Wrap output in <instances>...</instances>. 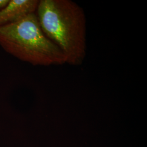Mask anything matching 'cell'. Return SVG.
I'll return each mask as SVG.
<instances>
[{
	"instance_id": "3",
	"label": "cell",
	"mask_w": 147,
	"mask_h": 147,
	"mask_svg": "<svg viewBox=\"0 0 147 147\" xmlns=\"http://www.w3.org/2000/svg\"><path fill=\"white\" fill-rule=\"evenodd\" d=\"M38 0H10L5 7L0 9V27L4 26L27 14L36 13Z\"/></svg>"
},
{
	"instance_id": "2",
	"label": "cell",
	"mask_w": 147,
	"mask_h": 147,
	"mask_svg": "<svg viewBox=\"0 0 147 147\" xmlns=\"http://www.w3.org/2000/svg\"><path fill=\"white\" fill-rule=\"evenodd\" d=\"M0 46L14 57L33 65L66 63L60 49L42 31L36 13L0 27Z\"/></svg>"
},
{
	"instance_id": "4",
	"label": "cell",
	"mask_w": 147,
	"mask_h": 147,
	"mask_svg": "<svg viewBox=\"0 0 147 147\" xmlns=\"http://www.w3.org/2000/svg\"><path fill=\"white\" fill-rule=\"evenodd\" d=\"M9 1L10 0H0V9L5 7L9 3Z\"/></svg>"
},
{
	"instance_id": "1",
	"label": "cell",
	"mask_w": 147,
	"mask_h": 147,
	"mask_svg": "<svg viewBox=\"0 0 147 147\" xmlns=\"http://www.w3.org/2000/svg\"><path fill=\"white\" fill-rule=\"evenodd\" d=\"M36 13L42 31L60 49L66 63H83L87 49L83 8L71 0H40Z\"/></svg>"
}]
</instances>
